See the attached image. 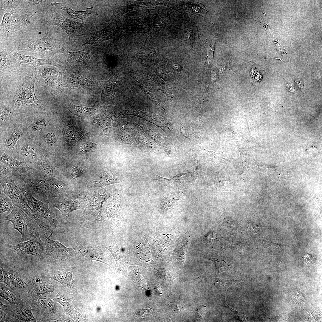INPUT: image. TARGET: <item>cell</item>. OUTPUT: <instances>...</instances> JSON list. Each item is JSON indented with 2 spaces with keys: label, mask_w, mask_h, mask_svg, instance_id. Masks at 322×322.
I'll return each mask as SVG.
<instances>
[{
  "label": "cell",
  "mask_w": 322,
  "mask_h": 322,
  "mask_svg": "<svg viewBox=\"0 0 322 322\" xmlns=\"http://www.w3.org/2000/svg\"><path fill=\"white\" fill-rule=\"evenodd\" d=\"M41 1L0 0V9L4 12L0 25L1 37L12 40L21 37Z\"/></svg>",
  "instance_id": "obj_1"
},
{
  "label": "cell",
  "mask_w": 322,
  "mask_h": 322,
  "mask_svg": "<svg viewBox=\"0 0 322 322\" xmlns=\"http://www.w3.org/2000/svg\"><path fill=\"white\" fill-rule=\"evenodd\" d=\"M54 178L36 171L17 185L28 189L37 199L51 204L61 195L57 193L61 186L54 180Z\"/></svg>",
  "instance_id": "obj_2"
},
{
  "label": "cell",
  "mask_w": 322,
  "mask_h": 322,
  "mask_svg": "<svg viewBox=\"0 0 322 322\" xmlns=\"http://www.w3.org/2000/svg\"><path fill=\"white\" fill-rule=\"evenodd\" d=\"M104 190L95 191L89 195L83 204L80 225L92 230H97L103 218L101 212L103 203L109 197Z\"/></svg>",
  "instance_id": "obj_3"
},
{
  "label": "cell",
  "mask_w": 322,
  "mask_h": 322,
  "mask_svg": "<svg viewBox=\"0 0 322 322\" xmlns=\"http://www.w3.org/2000/svg\"><path fill=\"white\" fill-rule=\"evenodd\" d=\"M35 83L33 74L26 76L13 93L11 104L9 106L15 110L24 107L38 110L43 109V104L35 93Z\"/></svg>",
  "instance_id": "obj_4"
},
{
  "label": "cell",
  "mask_w": 322,
  "mask_h": 322,
  "mask_svg": "<svg viewBox=\"0 0 322 322\" xmlns=\"http://www.w3.org/2000/svg\"><path fill=\"white\" fill-rule=\"evenodd\" d=\"M13 43L18 50L31 52L42 57L62 53L64 49L58 43L49 30H47L45 35L41 38L16 41Z\"/></svg>",
  "instance_id": "obj_5"
},
{
  "label": "cell",
  "mask_w": 322,
  "mask_h": 322,
  "mask_svg": "<svg viewBox=\"0 0 322 322\" xmlns=\"http://www.w3.org/2000/svg\"><path fill=\"white\" fill-rule=\"evenodd\" d=\"M0 184L4 193L11 199L13 205L24 212L37 224L43 220L42 217L29 205L25 196L13 179L9 175L0 171Z\"/></svg>",
  "instance_id": "obj_6"
},
{
  "label": "cell",
  "mask_w": 322,
  "mask_h": 322,
  "mask_svg": "<svg viewBox=\"0 0 322 322\" xmlns=\"http://www.w3.org/2000/svg\"><path fill=\"white\" fill-rule=\"evenodd\" d=\"M51 13L45 18L44 23L47 25H55L61 27L68 35L69 44L73 43L87 33L88 29L86 24L65 17L58 10L54 8Z\"/></svg>",
  "instance_id": "obj_7"
},
{
  "label": "cell",
  "mask_w": 322,
  "mask_h": 322,
  "mask_svg": "<svg viewBox=\"0 0 322 322\" xmlns=\"http://www.w3.org/2000/svg\"><path fill=\"white\" fill-rule=\"evenodd\" d=\"M3 218L11 222L14 228L21 233V242L31 239L36 233L39 232L38 225L35 221L23 210L14 205L13 210Z\"/></svg>",
  "instance_id": "obj_8"
},
{
  "label": "cell",
  "mask_w": 322,
  "mask_h": 322,
  "mask_svg": "<svg viewBox=\"0 0 322 322\" xmlns=\"http://www.w3.org/2000/svg\"><path fill=\"white\" fill-rule=\"evenodd\" d=\"M47 154L37 142L25 135L18 141L11 156L32 165Z\"/></svg>",
  "instance_id": "obj_9"
},
{
  "label": "cell",
  "mask_w": 322,
  "mask_h": 322,
  "mask_svg": "<svg viewBox=\"0 0 322 322\" xmlns=\"http://www.w3.org/2000/svg\"><path fill=\"white\" fill-rule=\"evenodd\" d=\"M71 244L72 248L81 258L99 261L109 265L105 257V253L97 244L75 236L72 237Z\"/></svg>",
  "instance_id": "obj_10"
},
{
  "label": "cell",
  "mask_w": 322,
  "mask_h": 322,
  "mask_svg": "<svg viewBox=\"0 0 322 322\" xmlns=\"http://www.w3.org/2000/svg\"><path fill=\"white\" fill-rule=\"evenodd\" d=\"M21 123L25 135L32 139L41 131L52 126L47 114L40 111L22 116Z\"/></svg>",
  "instance_id": "obj_11"
},
{
  "label": "cell",
  "mask_w": 322,
  "mask_h": 322,
  "mask_svg": "<svg viewBox=\"0 0 322 322\" xmlns=\"http://www.w3.org/2000/svg\"><path fill=\"white\" fill-rule=\"evenodd\" d=\"M26 199L28 203L40 216L47 220L53 232L56 233H64V230L57 220L54 213L49 207V203L44 202L34 197L27 188L18 186Z\"/></svg>",
  "instance_id": "obj_12"
},
{
  "label": "cell",
  "mask_w": 322,
  "mask_h": 322,
  "mask_svg": "<svg viewBox=\"0 0 322 322\" xmlns=\"http://www.w3.org/2000/svg\"><path fill=\"white\" fill-rule=\"evenodd\" d=\"M0 151L12 156L19 140L25 135L21 123L1 128Z\"/></svg>",
  "instance_id": "obj_13"
},
{
  "label": "cell",
  "mask_w": 322,
  "mask_h": 322,
  "mask_svg": "<svg viewBox=\"0 0 322 322\" xmlns=\"http://www.w3.org/2000/svg\"><path fill=\"white\" fill-rule=\"evenodd\" d=\"M0 162L10 169L11 177L18 183L22 182L35 173L36 170L30 167L25 161H21L15 157L0 151Z\"/></svg>",
  "instance_id": "obj_14"
},
{
  "label": "cell",
  "mask_w": 322,
  "mask_h": 322,
  "mask_svg": "<svg viewBox=\"0 0 322 322\" xmlns=\"http://www.w3.org/2000/svg\"><path fill=\"white\" fill-rule=\"evenodd\" d=\"M34 77L40 84L53 92L59 86L60 76L58 72L49 65H44L35 68Z\"/></svg>",
  "instance_id": "obj_15"
},
{
  "label": "cell",
  "mask_w": 322,
  "mask_h": 322,
  "mask_svg": "<svg viewBox=\"0 0 322 322\" xmlns=\"http://www.w3.org/2000/svg\"><path fill=\"white\" fill-rule=\"evenodd\" d=\"M4 245L20 253L38 257L44 255L45 250V243L41 241L39 232L28 241L16 244H4Z\"/></svg>",
  "instance_id": "obj_16"
},
{
  "label": "cell",
  "mask_w": 322,
  "mask_h": 322,
  "mask_svg": "<svg viewBox=\"0 0 322 322\" xmlns=\"http://www.w3.org/2000/svg\"><path fill=\"white\" fill-rule=\"evenodd\" d=\"M42 233L45 246L44 255L47 258L52 259L61 258L65 260L76 254L72 248L67 247L58 242L50 239L51 236H47Z\"/></svg>",
  "instance_id": "obj_17"
},
{
  "label": "cell",
  "mask_w": 322,
  "mask_h": 322,
  "mask_svg": "<svg viewBox=\"0 0 322 322\" xmlns=\"http://www.w3.org/2000/svg\"><path fill=\"white\" fill-rule=\"evenodd\" d=\"M12 63L18 67L22 63L30 64L35 68L44 65H57V62L52 59H40L30 55L20 54L14 50L8 48L6 49Z\"/></svg>",
  "instance_id": "obj_18"
},
{
  "label": "cell",
  "mask_w": 322,
  "mask_h": 322,
  "mask_svg": "<svg viewBox=\"0 0 322 322\" xmlns=\"http://www.w3.org/2000/svg\"><path fill=\"white\" fill-rule=\"evenodd\" d=\"M32 166L40 174L56 178L60 177L59 168L51 154H46Z\"/></svg>",
  "instance_id": "obj_19"
},
{
  "label": "cell",
  "mask_w": 322,
  "mask_h": 322,
  "mask_svg": "<svg viewBox=\"0 0 322 322\" xmlns=\"http://www.w3.org/2000/svg\"><path fill=\"white\" fill-rule=\"evenodd\" d=\"M51 204L59 210L65 219L68 218L70 214L73 211L83 209V204L81 202L71 199L63 194L55 199Z\"/></svg>",
  "instance_id": "obj_20"
},
{
  "label": "cell",
  "mask_w": 322,
  "mask_h": 322,
  "mask_svg": "<svg viewBox=\"0 0 322 322\" xmlns=\"http://www.w3.org/2000/svg\"><path fill=\"white\" fill-rule=\"evenodd\" d=\"M52 129V126L43 130L32 139L49 154L52 149L56 148L58 143L57 137Z\"/></svg>",
  "instance_id": "obj_21"
},
{
  "label": "cell",
  "mask_w": 322,
  "mask_h": 322,
  "mask_svg": "<svg viewBox=\"0 0 322 322\" xmlns=\"http://www.w3.org/2000/svg\"><path fill=\"white\" fill-rule=\"evenodd\" d=\"M122 81L118 75H114L108 80L100 82V88L102 98L114 99L116 92L119 90Z\"/></svg>",
  "instance_id": "obj_22"
},
{
  "label": "cell",
  "mask_w": 322,
  "mask_h": 322,
  "mask_svg": "<svg viewBox=\"0 0 322 322\" xmlns=\"http://www.w3.org/2000/svg\"><path fill=\"white\" fill-rule=\"evenodd\" d=\"M94 52L92 49L87 48L75 52L69 51L64 49L62 53L65 55L70 65L77 66L87 62L94 54Z\"/></svg>",
  "instance_id": "obj_23"
},
{
  "label": "cell",
  "mask_w": 322,
  "mask_h": 322,
  "mask_svg": "<svg viewBox=\"0 0 322 322\" xmlns=\"http://www.w3.org/2000/svg\"><path fill=\"white\" fill-rule=\"evenodd\" d=\"M75 268L72 265H68L65 268L61 270L49 271V275L64 286L70 287L73 285L72 274Z\"/></svg>",
  "instance_id": "obj_24"
},
{
  "label": "cell",
  "mask_w": 322,
  "mask_h": 322,
  "mask_svg": "<svg viewBox=\"0 0 322 322\" xmlns=\"http://www.w3.org/2000/svg\"><path fill=\"white\" fill-rule=\"evenodd\" d=\"M15 110L1 102L0 128L21 123V117L15 116Z\"/></svg>",
  "instance_id": "obj_25"
},
{
  "label": "cell",
  "mask_w": 322,
  "mask_h": 322,
  "mask_svg": "<svg viewBox=\"0 0 322 322\" xmlns=\"http://www.w3.org/2000/svg\"><path fill=\"white\" fill-rule=\"evenodd\" d=\"M51 4L53 8L56 9H61L65 11L72 19H79L82 22L85 20L86 18L93 13V7H89L85 10L76 11L61 2H53Z\"/></svg>",
  "instance_id": "obj_26"
},
{
  "label": "cell",
  "mask_w": 322,
  "mask_h": 322,
  "mask_svg": "<svg viewBox=\"0 0 322 322\" xmlns=\"http://www.w3.org/2000/svg\"><path fill=\"white\" fill-rule=\"evenodd\" d=\"M120 203L119 198L113 195L112 199L109 202L104 210L108 221L114 222L120 217L121 215Z\"/></svg>",
  "instance_id": "obj_27"
},
{
  "label": "cell",
  "mask_w": 322,
  "mask_h": 322,
  "mask_svg": "<svg viewBox=\"0 0 322 322\" xmlns=\"http://www.w3.org/2000/svg\"><path fill=\"white\" fill-rule=\"evenodd\" d=\"M116 173L112 171L103 172L93 181L94 187H104L108 185L118 182V177Z\"/></svg>",
  "instance_id": "obj_28"
},
{
  "label": "cell",
  "mask_w": 322,
  "mask_h": 322,
  "mask_svg": "<svg viewBox=\"0 0 322 322\" xmlns=\"http://www.w3.org/2000/svg\"><path fill=\"white\" fill-rule=\"evenodd\" d=\"M0 55L1 76L15 71L17 67L11 62L6 50L3 49L0 47Z\"/></svg>",
  "instance_id": "obj_29"
},
{
  "label": "cell",
  "mask_w": 322,
  "mask_h": 322,
  "mask_svg": "<svg viewBox=\"0 0 322 322\" xmlns=\"http://www.w3.org/2000/svg\"><path fill=\"white\" fill-rule=\"evenodd\" d=\"M96 110L94 108L75 105L70 103L68 105V110L71 113L81 117L89 114Z\"/></svg>",
  "instance_id": "obj_30"
},
{
  "label": "cell",
  "mask_w": 322,
  "mask_h": 322,
  "mask_svg": "<svg viewBox=\"0 0 322 322\" xmlns=\"http://www.w3.org/2000/svg\"><path fill=\"white\" fill-rule=\"evenodd\" d=\"M5 281L7 285H9L11 284L15 287L18 288H24L26 286V284L23 280L16 275L13 271L9 270Z\"/></svg>",
  "instance_id": "obj_31"
},
{
  "label": "cell",
  "mask_w": 322,
  "mask_h": 322,
  "mask_svg": "<svg viewBox=\"0 0 322 322\" xmlns=\"http://www.w3.org/2000/svg\"><path fill=\"white\" fill-rule=\"evenodd\" d=\"M0 197V213L11 212L13 209L14 205L10 198L3 190H1Z\"/></svg>",
  "instance_id": "obj_32"
},
{
  "label": "cell",
  "mask_w": 322,
  "mask_h": 322,
  "mask_svg": "<svg viewBox=\"0 0 322 322\" xmlns=\"http://www.w3.org/2000/svg\"><path fill=\"white\" fill-rule=\"evenodd\" d=\"M16 314V313H15ZM15 317L22 321L34 322L36 320L33 315L31 308L27 307L17 310Z\"/></svg>",
  "instance_id": "obj_33"
},
{
  "label": "cell",
  "mask_w": 322,
  "mask_h": 322,
  "mask_svg": "<svg viewBox=\"0 0 322 322\" xmlns=\"http://www.w3.org/2000/svg\"><path fill=\"white\" fill-rule=\"evenodd\" d=\"M240 280H226L217 278L213 279L212 281V282L216 287L220 289L225 290L233 284L241 281Z\"/></svg>",
  "instance_id": "obj_34"
},
{
  "label": "cell",
  "mask_w": 322,
  "mask_h": 322,
  "mask_svg": "<svg viewBox=\"0 0 322 322\" xmlns=\"http://www.w3.org/2000/svg\"><path fill=\"white\" fill-rule=\"evenodd\" d=\"M0 296L10 303L16 304L17 303L16 297L13 293L8 289L5 287H1Z\"/></svg>",
  "instance_id": "obj_35"
},
{
  "label": "cell",
  "mask_w": 322,
  "mask_h": 322,
  "mask_svg": "<svg viewBox=\"0 0 322 322\" xmlns=\"http://www.w3.org/2000/svg\"><path fill=\"white\" fill-rule=\"evenodd\" d=\"M54 287L51 283L48 281L39 286L35 287V290L39 295H43L46 293L52 292Z\"/></svg>",
  "instance_id": "obj_36"
},
{
  "label": "cell",
  "mask_w": 322,
  "mask_h": 322,
  "mask_svg": "<svg viewBox=\"0 0 322 322\" xmlns=\"http://www.w3.org/2000/svg\"><path fill=\"white\" fill-rule=\"evenodd\" d=\"M54 297L55 300L59 302L69 314L71 316H72L73 315L72 312L70 310L69 304L65 298L59 293H56Z\"/></svg>",
  "instance_id": "obj_37"
},
{
  "label": "cell",
  "mask_w": 322,
  "mask_h": 322,
  "mask_svg": "<svg viewBox=\"0 0 322 322\" xmlns=\"http://www.w3.org/2000/svg\"><path fill=\"white\" fill-rule=\"evenodd\" d=\"M39 301L41 307L48 311H53L55 308V305L53 302L49 298H41L39 299Z\"/></svg>",
  "instance_id": "obj_38"
},
{
  "label": "cell",
  "mask_w": 322,
  "mask_h": 322,
  "mask_svg": "<svg viewBox=\"0 0 322 322\" xmlns=\"http://www.w3.org/2000/svg\"><path fill=\"white\" fill-rule=\"evenodd\" d=\"M94 145L90 142H87L82 144L80 146L79 151L80 152L86 153L90 152L93 148Z\"/></svg>",
  "instance_id": "obj_39"
},
{
  "label": "cell",
  "mask_w": 322,
  "mask_h": 322,
  "mask_svg": "<svg viewBox=\"0 0 322 322\" xmlns=\"http://www.w3.org/2000/svg\"><path fill=\"white\" fill-rule=\"evenodd\" d=\"M184 38L186 41L189 44L191 45H193L194 37V33L192 30L187 31L184 35Z\"/></svg>",
  "instance_id": "obj_40"
},
{
  "label": "cell",
  "mask_w": 322,
  "mask_h": 322,
  "mask_svg": "<svg viewBox=\"0 0 322 322\" xmlns=\"http://www.w3.org/2000/svg\"><path fill=\"white\" fill-rule=\"evenodd\" d=\"M82 174V171L76 167H74L71 170V175L75 178H77L80 177Z\"/></svg>",
  "instance_id": "obj_41"
},
{
  "label": "cell",
  "mask_w": 322,
  "mask_h": 322,
  "mask_svg": "<svg viewBox=\"0 0 322 322\" xmlns=\"http://www.w3.org/2000/svg\"><path fill=\"white\" fill-rule=\"evenodd\" d=\"M0 282H4V275L3 273L2 267H0Z\"/></svg>",
  "instance_id": "obj_42"
}]
</instances>
